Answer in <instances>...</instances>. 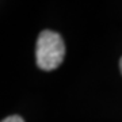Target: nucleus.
Wrapping results in <instances>:
<instances>
[{"mask_svg":"<svg viewBox=\"0 0 122 122\" xmlns=\"http://www.w3.org/2000/svg\"><path fill=\"white\" fill-rule=\"evenodd\" d=\"M1 122H25V121H23V118L19 117V115H10V117H7L5 119H3Z\"/></svg>","mask_w":122,"mask_h":122,"instance_id":"f03ea898","label":"nucleus"},{"mask_svg":"<svg viewBox=\"0 0 122 122\" xmlns=\"http://www.w3.org/2000/svg\"><path fill=\"white\" fill-rule=\"evenodd\" d=\"M65 56V45L60 34L52 30L42 31L37 41L35 60L42 71H53L61 65Z\"/></svg>","mask_w":122,"mask_h":122,"instance_id":"f257e3e1","label":"nucleus"},{"mask_svg":"<svg viewBox=\"0 0 122 122\" xmlns=\"http://www.w3.org/2000/svg\"><path fill=\"white\" fill-rule=\"evenodd\" d=\"M119 68H121V73H122V57H121V60H119Z\"/></svg>","mask_w":122,"mask_h":122,"instance_id":"7ed1b4c3","label":"nucleus"}]
</instances>
